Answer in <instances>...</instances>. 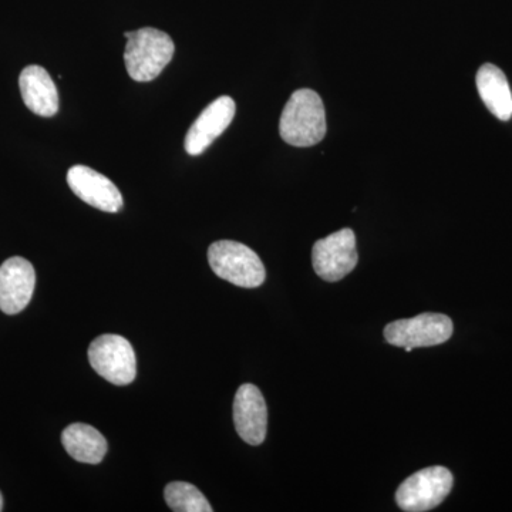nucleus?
<instances>
[{
	"instance_id": "obj_10",
	"label": "nucleus",
	"mask_w": 512,
	"mask_h": 512,
	"mask_svg": "<svg viewBox=\"0 0 512 512\" xmlns=\"http://www.w3.org/2000/svg\"><path fill=\"white\" fill-rule=\"evenodd\" d=\"M235 101L228 96L212 101L197 120L192 123L185 136V151L190 156H200L224 133L235 117Z\"/></svg>"
},
{
	"instance_id": "obj_5",
	"label": "nucleus",
	"mask_w": 512,
	"mask_h": 512,
	"mask_svg": "<svg viewBox=\"0 0 512 512\" xmlns=\"http://www.w3.org/2000/svg\"><path fill=\"white\" fill-rule=\"evenodd\" d=\"M454 478L446 467L417 471L400 485L396 503L407 512H424L439 507L453 488Z\"/></svg>"
},
{
	"instance_id": "obj_13",
	"label": "nucleus",
	"mask_w": 512,
	"mask_h": 512,
	"mask_svg": "<svg viewBox=\"0 0 512 512\" xmlns=\"http://www.w3.org/2000/svg\"><path fill=\"white\" fill-rule=\"evenodd\" d=\"M477 89L485 107L498 120L508 121L512 117V93L503 70L494 64H484L477 72Z\"/></svg>"
},
{
	"instance_id": "obj_3",
	"label": "nucleus",
	"mask_w": 512,
	"mask_h": 512,
	"mask_svg": "<svg viewBox=\"0 0 512 512\" xmlns=\"http://www.w3.org/2000/svg\"><path fill=\"white\" fill-rule=\"evenodd\" d=\"M208 262L215 275L239 288H258L265 282L261 258L241 242H214L208 248Z\"/></svg>"
},
{
	"instance_id": "obj_2",
	"label": "nucleus",
	"mask_w": 512,
	"mask_h": 512,
	"mask_svg": "<svg viewBox=\"0 0 512 512\" xmlns=\"http://www.w3.org/2000/svg\"><path fill=\"white\" fill-rule=\"evenodd\" d=\"M124 36L127 37L124 63L128 76L138 83L153 82L173 60V39L161 30L143 28Z\"/></svg>"
},
{
	"instance_id": "obj_9",
	"label": "nucleus",
	"mask_w": 512,
	"mask_h": 512,
	"mask_svg": "<svg viewBox=\"0 0 512 512\" xmlns=\"http://www.w3.org/2000/svg\"><path fill=\"white\" fill-rule=\"evenodd\" d=\"M67 184L86 204L104 212H119L123 208V195L106 175L86 165H74L67 171Z\"/></svg>"
},
{
	"instance_id": "obj_16",
	"label": "nucleus",
	"mask_w": 512,
	"mask_h": 512,
	"mask_svg": "<svg viewBox=\"0 0 512 512\" xmlns=\"http://www.w3.org/2000/svg\"><path fill=\"white\" fill-rule=\"evenodd\" d=\"M3 510V495L0 493V511Z\"/></svg>"
},
{
	"instance_id": "obj_1",
	"label": "nucleus",
	"mask_w": 512,
	"mask_h": 512,
	"mask_svg": "<svg viewBox=\"0 0 512 512\" xmlns=\"http://www.w3.org/2000/svg\"><path fill=\"white\" fill-rule=\"evenodd\" d=\"M326 113L318 93L296 90L282 111L279 133L293 147H312L326 136Z\"/></svg>"
},
{
	"instance_id": "obj_14",
	"label": "nucleus",
	"mask_w": 512,
	"mask_h": 512,
	"mask_svg": "<svg viewBox=\"0 0 512 512\" xmlns=\"http://www.w3.org/2000/svg\"><path fill=\"white\" fill-rule=\"evenodd\" d=\"M62 443L67 453L84 464H99L107 453V441L89 424L74 423L64 429Z\"/></svg>"
},
{
	"instance_id": "obj_7",
	"label": "nucleus",
	"mask_w": 512,
	"mask_h": 512,
	"mask_svg": "<svg viewBox=\"0 0 512 512\" xmlns=\"http://www.w3.org/2000/svg\"><path fill=\"white\" fill-rule=\"evenodd\" d=\"M357 261L355 232L350 228L340 229L313 245V269L323 281H340L356 268Z\"/></svg>"
},
{
	"instance_id": "obj_8",
	"label": "nucleus",
	"mask_w": 512,
	"mask_h": 512,
	"mask_svg": "<svg viewBox=\"0 0 512 512\" xmlns=\"http://www.w3.org/2000/svg\"><path fill=\"white\" fill-rule=\"evenodd\" d=\"M36 272L28 259L13 256L0 266V311L16 315L29 305L35 292Z\"/></svg>"
},
{
	"instance_id": "obj_4",
	"label": "nucleus",
	"mask_w": 512,
	"mask_h": 512,
	"mask_svg": "<svg viewBox=\"0 0 512 512\" xmlns=\"http://www.w3.org/2000/svg\"><path fill=\"white\" fill-rule=\"evenodd\" d=\"M453 320L443 313H421L412 319H400L384 328L390 345L412 352L414 348L443 345L453 336Z\"/></svg>"
},
{
	"instance_id": "obj_6",
	"label": "nucleus",
	"mask_w": 512,
	"mask_h": 512,
	"mask_svg": "<svg viewBox=\"0 0 512 512\" xmlns=\"http://www.w3.org/2000/svg\"><path fill=\"white\" fill-rule=\"evenodd\" d=\"M89 362L107 382L127 386L137 376V360L133 346L119 335H101L89 348Z\"/></svg>"
},
{
	"instance_id": "obj_15",
	"label": "nucleus",
	"mask_w": 512,
	"mask_h": 512,
	"mask_svg": "<svg viewBox=\"0 0 512 512\" xmlns=\"http://www.w3.org/2000/svg\"><path fill=\"white\" fill-rule=\"evenodd\" d=\"M165 503L175 512H211V504L195 485L175 481L164 491Z\"/></svg>"
},
{
	"instance_id": "obj_12",
	"label": "nucleus",
	"mask_w": 512,
	"mask_h": 512,
	"mask_svg": "<svg viewBox=\"0 0 512 512\" xmlns=\"http://www.w3.org/2000/svg\"><path fill=\"white\" fill-rule=\"evenodd\" d=\"M20 93L26 107L40 117H53L59 111V93L50 74L40 66H28L19 77Z\"/></svg>"
},
{
	"instance_id": "obj_11",
	"label": "nucleus",
	"mask_w": 512,
	"mask_h": 512,
	"mask_svg": "<svg viewBox=\"0 0 512 512\" xmlns=\"http://www.w3.org/2000/svg\"><path fill=\"white\" fill-rule=\"evenodd\" d=\"M234 423L245 443L259 446L268 430V409L261 390L254 384H242L234 400Z\"/></svg>"
}]
</instances>
